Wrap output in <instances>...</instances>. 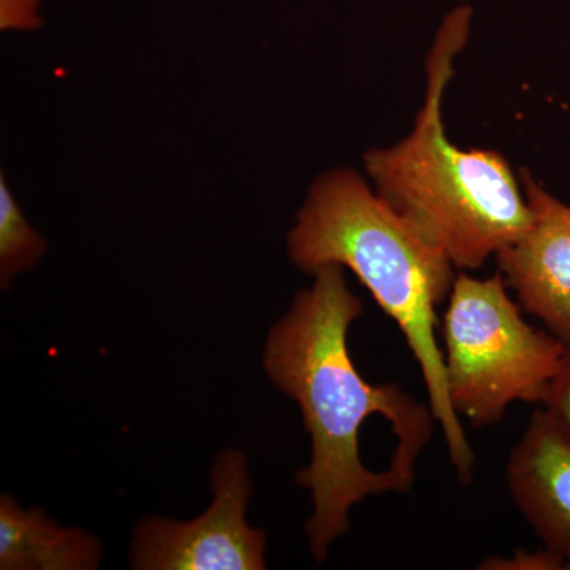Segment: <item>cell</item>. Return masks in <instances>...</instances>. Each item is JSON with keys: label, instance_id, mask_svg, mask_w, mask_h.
<instances>
[{"label": "cell", "instance_id": "cell-1", "mask_svg": "<svg viewBox=\"0 0 570 570\" xmlns=\"http://www.w3.org/2000/svg\"><path fill=\"white\" fill-rule=\"evenodd\" d=\"M362 314L343 266L325 265L266 340V374L302 409L313 445L296 482L313 498L306 532L317 562L351 528L355 504L412 489L436 420L400 385H373L358 373L347 335Z\"/></svg>", "mask_w": 570, "mask_h": 570}, {"label": "cell", "instance_id": "cell-2", "mask_svg": "<svg viewBox=\"0 0 570 570\" xmlns=\"http://www.w3.org/2000/svg\"><path fill=\"white\" fill-rule=\"evenodd\" d=\"M287 247L294 264L311 275L325 265L351 269L395 322L422 371L456 478L471 483L475 455L450 403L444 351L436 340L438 307L455 283L452 262L348 168L326 171L314 181Z\"/></svg>", "mask_w": 570, "mask_h": 570}, {"label": "cell", "instance_id": "cell-3", "mask_svg": "<svg viewBox=\"0 0 570 570\" xmlns=\"http://www.w3.org/2000/svg\"><path fill=\"white\" fill-rule=\"evenodd\" d=\"M471 9L460 7L439 28L426 59V94L403 140L365 154L374 193L456 269L482 268L531 224L520 178L502 154L461 149L449 140L442 100L453 62L466 47Z\"/></svg>", "mask_w": 570, "mask_h": 570}, {"label": "cell", "instance_id": "cell-4", "mask_svg": "<svg viewBox=\"0 0 570 570\" xmlns=\"http://www.w3.org/2000/svg\"><path fill=\"white\" fill-rule=\"evenodd\" d=\"M501 273L459 275L442 318L450 403L472 426H494L510 404H546L568 344L523 318Z\"/></svg>", "mask_w": 570, "mask_h": 570}, {"label": "cell", "instance_id": "cell-5", "mask_svg": "<svg viewBox=\"0 0 570 570\" xmlns=\"http://www.w3.org/2000/svg\"><path fill=\"white\" fill-rule=\"evenodd\" d=\"M213 505L186 523L148 519L138 524L132 568L142 570H262L266 535L247 524L250 487L247 463L236 450L213 466Z\"/></svg>", "mask_w": 570, "mask_h": 570}, {"label": "cell", "instance_id": "cell-6", "mask_svg": "<svg viewBox=\"0 0 570 570\" xmlns=\"http://www.w3.org/2000/svg\"><path fill=\"white\" fill-rule=\"evenodd\" d=\"M531 224L497 255L505 284L523 313L570 343V206L547 193L527 168L520 171Z\"/></svg>", "mask_w": 570, "mask_h": 570}, {"label": "cell", "instance_id": "cell-7", "mask_svg": "<svg viewBox=\"0 0 570 570\" xmlns=\"http://www.w3.org/2000/svg\"><path fill=\"white\" fill-rule=\"evenodd\" d=\"M505 480L543 547L570 564V426L551 409L532 414L510 453Z\"/></svg>", "mask_w": 570, "mask_h": 570}, {"label": "cell", "instance_id": "cell-8", "mask_svg": "<svg viewBox=\"0 0 570 570\" xmlns=\"http://www.w3.org/2000/svg\"><path fill=\"white\" fill-rule=\"evenodd\" d=\"M99 560L91 535L56 527L41 510H22L11 497L0 499V569L89 570Z\"/></svg>", "mask_w": 570, "mask_h": 570}, {"label": "cell", "instance_id": "cell-9", "mask_svg": "<svg viewBox=\"0 0 570 570\" xmlns=\"http://www.w3.org/2000/svg\"><path fill=\"white\" fill-rule=\"evenodd\" d=\"M47 250V243L29 225L11 194L6 176H0V281L9 287L18 273L36 266Z\"/></svg>", "mask_w": 570, "mask_h": 570}, {"label": "cell", "instance_id": "cell-10", "mask_svg": "<svg viewBox=\"0 0 570 570\" xmlns=\"http://www.w3.org/2000/svg\"><path fill=\"white\" fill-rule=\"evenodd\" d=\"M480 570H566L570 564L553 550L539 549L527 551L517 549L512 557H490L478 566Z\"/></svg>", "mask_w": 570, "mask_h": 570}, {"label": "cell", "instance_id": "cell-11", "mask_svg": "<svg viewBox=\"0 0 570 570\" xmlns=\"http://www.w3.org/2000/svg\"><path fill=\"white\" fill-rule=\"evenodd\" d=\"M543 407L551 409L570 426V343L562 356L560 373L551 384L549 400Z\"/></svg>", "mask_w": 570, "mask_h": 570}, {"label": "cell", "instance_id": "cell-12", "mask_svg": "<svg viewBox=\"0 0 570 570\" xmlns=\"http://www.w3.org/2000/svg\"><path fill=\"white\" fill-rule=\"evenodd\" d=\"M37 24V0H2L3 29H31Z\"/></svg>", "mask_w": 570, "mask_h": 570}]
</instances>
